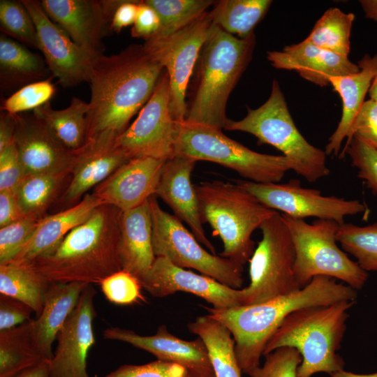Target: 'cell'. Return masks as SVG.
<instances>
[{"instance_id":"obj_1","label":"cell","mask_w":377,"mask_h":377,"mask_svg":"<svg viewBox=\"0 0 377 377\" xmlns=\"http://www.w3.org/2000/svg\"><path fill=\"white\" fill-rule=\"evenodd\" d=\"M163 71L142 45L96 57L88 82L86 142L101 134L121 135L150 98Z\"/></svg>"},{"instance_id":"obj_2","label":"cell","mask_w":377,"mask_h":377,"mask_svg":"<svg viewBox=\"0 0 377 377\" xmlns=\"http://www.w3.org/2000/svg\"><path fill=\"white\" fill-rule=\"evenodd\" d=\"M357 297V290L350 286L329 276H316L297 290L261 303L207 310L230 332L239 366L248 374L260 366L267 342L290 314L306 307L355 301Z\"/></svg>"},{"instance_id":"obj_3","label":"cell","mask_w":377,"mask_h":377,"mask_svg":"<svg viewBox=\"0 0 377 377\" xmlns=\"http://www.w3.org/2000/svg\"><path fill=\"white\" fill-rule=\"evenodd\" d=\"M122 212L102 204L50 251L29 264L48 282L98 283L121 269Z\"/></svg>"},{"instance_id":"obj_4","label":"cell","mask_w":377,"mask_h":377,"mask_svg":"<svg viewBox=\"0 0 377 377\" xmlns=\"http://www.w3.org/2000/svg\"><path fill=\"white\" fill-rule=\"evenodd\" d=\"M254 33L239 38L212 26L195 66L185 121L224 129L228 97L251 59Z\"/></svg>"},{"instance_id":"obj_5","label":"cell","mask_w":377,"mask_h":377,"mask_svg":"<svg viewBox=\"0 0 377 377\" xmlns=\"http://www.w3.org/2000/svg\"><path fill=\"white\" fill-rule=\"evenodd\" d=\"M355 301L295 311L281 323L267 342L263 355L282 347L295 348L302 357L297 377H311L318 372L330 375L343 369L337 351L346 330L348 310Z\"/></svg>"},{"instance_id":"obj_6","label":"cell","mask_w":377,"mask_h":377,"mask_svg":"<svg viewBox=\"0 0 377 377\" xmlns=\"http://www.w3.org/2000/svg\"><path fill=\"white\" fill-rule=\"evenodd\" d=\"M195 188L202 223H208L223 244L221 256L244 266L255 250L252 234L277 211L236 182L214 180Z\"/></svg>"},{"instance_id":"obj_7","label":"cell","mask_w":377,"mask_h":377,"mask_svg":"<svg viewBox=\"0 0 377 377\" xmlns=\"http://www.w3.org/2000/svg\"><path fill=\"white\" fill-rule=\"evenodd\" d=\"M224 129L249 133L259 143L273 146L291 161L293 170L309 182L330 174L325 151L311 145L298 131L276 80L264 104L256 109L249 108L246 116L240 120L228 119Z\"/></svg>"},{"instance_id":"obj_8","label":"cell","mask_w":377,"mask_h":377,"mask_svg":"<svg viewBox=\"0 0 377 377\" xmlns=\"http://www.w3.org/2000/svg\"><path fill=\"white\" fill-rule=\"evenodd\" d=\"M174 156L213 162L256 183H279L293 170L291 161L283 155L256 152L222 130L185 120L176 121Z\"/></svg>"},{"instance_id":"obj_9","label":"cell","mask_w":377,"mask_h":377,"mask_svg":"<svg viewBox=\"0 0 377 377\" xmlns=\"http://www.w3.org/2000/svg\"><path fill=\"white\" fill-rule=\"evenodd\" d=\"M290 234L295 252L294 272L303 288L316 276H326L344 282L355 290L365 285L368 274L338 246L340 224L333 220L317 219L312 223L281 214Z\"/></svg>"},{"instance_id":"obj_10","label":"cell","mask_w":377,"mask_h":377,"mask_svg":"<svg viewBox=\"0 0 377 377\" xmlns=\"http://www.w3.org/2000/svg\"><path fill=\"white\" fill-rule=\"evenodd\" d=\"M262 239L249 259L250 283L242 288L243 305L258 304L301 288L294 272L293 242L276 212L259 228Z\"/></svg>"},{"instance_id":"obj_11","label":"cell","mask_w":377,"mask_h":377,"mask_svg":"<svg viewBox=\"0 0 377 377\" xmlns=\"http://www.w3.org/2000/svg\"><path fill=\"white\" fill-rule=\"evenodd\" d=\"M149 200L156 257L166 258L182 268L194 269L229 287H242V265L207 251L182 221L161 207L154 195Z\"/></svg>"},{"instance_id":"obj_12","label":"cell","mask_w":377,"mask_h":377,"mask_svg":"<svg viewBox=\"0 0 377 377\" xmlns=\"http://www.w3.org/2000/svg\"><path fill=\"white\" fill-rule=\"evenodd\" d=\"M212 26L207 11L182 28L169 34H156L142 45L168 75L170 112L175 121L185 120L188 82Z\"/></svg>"},{"instance_id":"obj_13","label":"cell","mask_w":377,"mask_h":377,"mask_svg":"<svg viewBox=\"0 0 377 377\" xmlns=\"http://www.w3.org/2000/svg\"><path fill=\"white\" fill-rule=\"evenodd\" d=\"M236 183L266 207L292 218L333 220L341 225L347 216L366 212L367 207L357 200L325 196L318 189L302 186L298 179L287 183H256L236 180Z\"/></svg>"},{"instance_id":"obj_14","label":"cell","mask_w":377,"mask_h":377,"mask_svg":"<svg viewBox=\"0 0 377 377\" xmlns=\"http://www.w3.org/2000/svg\"><path fill=\"white\" fill-rule=\"evenodd\" d=\"M169 77L164 70L138 117L116 139L130 158L168 160L175 155L176 121L170 107Z\"/></svg>"},{"instance_id":"obj_15","label":"cell","mask_w":377,"mask_h":377,"mask_svg":"<svg viewBox=\"0 0 377 377\" xmlns=\"http://www.w3.org/2000/svg\"><path fill=\"white\" fill-rule=\"evenodd\" d=\"M21 1L32 17L37 31L38 50L43 52L53 76L64 87L89 82L96 58L76 45L66 32L48 17L40 1Z\"/></svg>"},{"instance_id":"obj_16","label":"cell","mask_w":377,"mask_h":377,"mask_svg":"<svg viewBox=\"0 0 377 377\" xmlns=\"http://www.w3.org/2000/svg\"><path fill=\"white\" fill-rule=\"evenodd\" d=\"M48 17L94 58L102 53L101 39L110 31L113 15L122 0H43Z\"/></svg>"},{"instance_id":"obj_17","label":"cell","mask_w":377,"mask_h":377,"mask_svg":"<svg viewBox=\"0 0 377 377\" xmlns=\"http://www.w3.org/2000/svg\"><path fill=\"white\" fill-rule=\"evenodd\" d=\"M95 289L89 284L58 333L57 344L50 362L52 377H90L87 360L95 343Z\"/></svg>"},{"instance_id":"obj_18","label":"cell","mask_w":377,"mask_h":377,"mask_svg":"<svg viewBox=\"0 0 377 377\" xmlns=\"http://www.w3.org/2000/svg\"><path fill=\"white\" fill-rule=\"evenodd\" d=\"M141 284L156 297L182 291L204 299L214 309L243 305L242 289L229 287L210 276L186 270L164 257L156 258Z\"/></svg>"},{"instance_id":"obj_19","label":"cell","mask_w":377,"mask_h":377,"mask_svg":"<svg viewBox=\"0 0 377 377\" xmlns=\"http://www.w3.org/2000/svg\"><path fill=\"white\" fill-rule=\"evenodd\" d=\"M15 144L26 175L71 173L75 151L68 149L33 114H15Z\"/></svg>"},{"instance_id":"obj_20","label":"cell","mask_w":377,"mask_h":377,"mask_svg":"<svg viewBox=\"0 0 377 377\" xmlns=\"http://www.w3.org/2000/svg\"><path fill=\"white\" fill-rule=\"evenodd\" d=\"M103 336L106 339L125 342L146 350L158 360L179 364L195 377H215L207 348L200 337L192 341L179 339L170 334L164 325L151 336L140 335L118 327L104 330Z\"/></svg>"},{"instance_id":"obj_21","label":"cell","mask_w":377,"mask_h":377,"mask_svg":"<svg viewBox=\"0 0 377 377\" xmlns=\"http://www.w3.org/2000/svg\"><path fill=\"white\" fill-rule=\"evenodd\" d=\"M117 138L109 133L101 134L76 150L69 184L61 198L62 202L77 203L86 192L131 160L117 145Z\"/></svg>"},{"instance_id":"obj_22","label":"cell","mask_w":377,"mask_h":377,"mask_svg":"<svg viewBox=\"0 0 377 377\" xmlns=\"http://www.w3.org/2000/svg\"><path fill=\"white\" fill-rule=\"evenodd\" d=\"M166 160L151 157L132 158L120 166L93 191L104 204L125 212L155 195Z\"/></svg>"},{"instance_id":"obj_23","label":"cell","mask_w":377,"mask_h":377,"mask_svg":"<svg viewBox=\"0 0 377 377\" xmlns=\"http://www.w3.org/2000/svg\"><path fill=\"white\" fill-rule=\"evenodd\" d=\"M195 163L193 159L179 156L166 160L161 169L155 195L172 209L175 216L188 226L201 244L216 254L213 244L205 235L198 195L191 181Z\"/></svg>"},{"instance_id":"obj_24","label":"cell","mask_w":377,"mask_h":377,"mask_svg":"<svg viewBox=\"0 0 377 377\" xmlns=\"http://www.w3.org/2000/svg\"><path fill=\"white\" fill-rule=\"evenodd\" d=\"M276 68L297 71L303 78L320 87L330 84L329 78L357 73L358 65L345 57L311 43L306 39L282 51L267 52Z\"/></svg>"},{"instance_id":"obj_25","label":"cell","mask_w":377,"mask_h":377,"mask_svg":"<svg viewBox=\"0 0 377 377\" xmlns=\"http://www.w3.org/2000/svg\"><path fill=\"white\" fill-rule=\"evenodd\" d=\"M119 253L123 270L140 283L150 270L156 256L152 242V219L149 200L122 212Z\"/></svg>"},{"instance_id":"obj_26","label":"cell","mask_w":377,"mask_h":377,"mask_svg":"<svg viewBox=\"0 0 377 377\" xmlns=\"http://www.w3.org/2000/svg\"><path fill=\"white\" fill-rule=\"evenodd\" d=\"M102 204L103 202L94 194H86L68 209L43 217L31 238L11 262L29 263L46 254Z\"/></svg>"},{"instance_id":"obj_27","label":"cell","mask_w":377,"mask_h":377,"mask_svg":"<svg viewBox=\"0 0 377 377\" xmlns=\"http://www.w3.org/2000/svg\"><path fill=\"white\" fill-rule=\"evenodd\" d=\"M88 285L82 282L50 283L43 310L33 319L34 343L44 360H52L53 343Z\"/></svg>"},{"instance_id":"obj_28","label":"cell","mask_w":377,"mask_h":377,"mask_svg":"<svg viewBox=\"0 0 377 377\" xmlns=\"http://www.w3.org/2000/svg\"><path fill=\"white\" fill-rule=\"evenodd\" d=\"M357 65L360 67L357 73L329 78L330 84L341 98L342 114L325 147L326 155H339L341 143L348 138L352 124L377 73V54L373 57L365 54Z\"/></svg>"},{"instance_id":"obj_29","label":"cell","mask_w":377,"mask_h":377,"mask_svg":"<svg viewBox=\"0 0 377 377\" xmlns=\"http://www.w3.org/2000/svg\"><path fill=\"white\" fill-rule=\"evenodd\" d=\"M49 68L38 54L29 50L22 43L3 34L0 37L1 89L20 88L32 82L43 80Z\"/></svg>"},{"instance_id":"obj_30","label":"cell","mask_w":377,"mask_h":377,"mask_svg":"<svg viewBox=\"0 0 377 377\" xmlns=\"http://www.w3.org/2000/svg\"><path fill=\"white\" fill-rule=\"evenodd\" d=\"M188 327L204 342L215 377H241L235 342L228 329L209 314L198 317Z\"/></svg>"},{"instance_id":"obj_31","label":"cell","mask_w":377,"mask_h":377,"mask_svg":"<svg viewBox=\"0 0 377 377\" xmlns=\"http://www.w3.org/2000/svg\"><path fill=\"white\" fill-rule=\"evenodd\" d=\"M89 103L73 97L62 110L52 109L50 102L35 109L33 114L41 120L68 149L76 151L86 143Z\"/></svg>"},{"instance_id":"obj_32","label":"cell","mask_w":377,"mask_h":377,"mask_svg":"<svg viewBox=\"0 0 377 377\" xmlns=\"http://www.w3.org/2000/svg\"><path fill=\"white\" fill-rule=\"evenodd\" d=\"M43 360L34 343L33 319L0 331V377H16Z\"/></svg>"},{"instance_id":"obj_33","label":"cell","mask_w":377,"mask_h":377,"mask_svg":"<svg viewBox=\"0 0 377 377\" xmlns=\"http://www.w3.org/2000/svg\"><path fill=\"white\" fill-rule=\"evenodd\" d=\"M29 264L8 263L0 265V293L30 306L38 316L50 286Z\"/></svg>"},{"instance_id":"obj_34","label":"cell","mask_w":377,"mask_h":377,"mask_svg":"<svg viewBox=\"0 0 377 377\" xmlns=\"http://www.w3.org/2000/svg\"><path fill=\"white\" fill-rule=\"evenodd\" d=\"M69 175V172L26 175L13 191L24 216L38 220L44 217Z\"/></svg>"},{"instance_id":"obj_35","label":"cell","mask_w":377,"mask_h":377,"mask_svg":"<svg viewBox=\"0 0 377 377\" xmlns=\"http://www.w3.org/2000/svg\"><path fill=\"white\" fill-rule=\"evenodd\" d=\"M270 0H221L209 12L212 22L232 35L245 38L264 17L272 4Z\"/></svg>"},{"instance_id":"obj_36","label":"cell","mask_w":377,"mask_h":377,"mask_svg":"<svg viewBox=\"0 0 377 377\" xmlns=\"http://www.w3.org/2000/svg\"><path fill=\"white\" fill-rule=\"evenodd\" d=\"M354 19L353 13H343L337 8H329L305 39L322 49L348 57Z\"/></svg>"},{"instance_id":"obj_37","label":"cell","mask_w":377,"mask_h":377,"mask_svg":"<svg viewBox=\"0 0 377 377\" xmlns=\"http://www.w3.org/2000/svg\"><path fill=\"white\" fill-rule=\"evenodd\" d=\"M337 240L364 271H377V222L366 226L340 225Z\"/></svg>"},{"instance_id":"obj_38","label":"cell","mask_w":377,"mask_h":377,"mask_svg":"<svg viewBox=\"0 0 377 377\" xmlns=\"http://www.w3.org/2000/svg\"><path fill=\"white\" fill-rule=\"evenodd\" d=\"M157 13L161 28L156 34H169L187 25L214 5L212 0H145Z\"/></svg>"},{"instance_id":"obj_39","label":"cell","mask_w":377,"mask_h":377,"mask_svg":"<svg viewBox=\"0 0 377 377\" xmlns=\"http://www.w3.org/2000/svg\"><path fill=\"white\" fill-rule=\"evenodd\" d=\"M0 27L3 34L38 49L35 24L21 1H0Z\"/></svg>"},{"instance_id":"obj_40","label":"cell","mask_w":377,"mask_h":377,"mask_svg":"<svg viewBox=\"0 0 377 377\" xmlns=\"http://www.w3.org/2000/svg\"><path fill=\"white\" fill-rule=\"evenodd\" d=\"M55 93L50 79L27 84L12 94L1 104V109L13 114L33 110L49 102Z\"/></svg>"},{"instance_id":"obj_41","label":"cell","mask_w":377,"mask_h":377,"mask_svg":"<svg viewBox=\"0 0 377 377\" xmlns=\"http://www.w3.org/2000/svg\"><path fill=\"white\" fill-rule=\"evenodd\" d=\"M99 285L106 299L113 304L129 305L145 301L140 281L123 269L105 277Z\"/></svg>"},{"instance_id":"obj_42","label":"cell","mask_w":377,"mask_h":377,"mask_svg":"<svg viewBox=\"0 0 377 377\" xmlns=\"http://www.w3.org/2000/svg\"><path fill=\"white\" fill-rule=\"evenodd\" d=\"M348 154L352 165L358 170L357 177L363 179L374 194H377V149L353 136L339 155Z\"/></svg>"},{"instance_id":"obj_43","label":"cell","mask_w":377,"mask_h":377,"mask_svg":"<svg viewBox=\"0 0 377 377\" xmlns=\"http://www.w3.org/2000/svg\"><path fill=\"white\" fill-rule=\"evenodd\" d=\"M39 220L25 217L0 228V265L16 257L34 234Z\"/></svg>"},{"instance_id":"obj_44","label":"cell","mask_w":377,"mask_h":377,"mask_svg":"<svg viewBox=\"0 0 377 377\" xmlns=\"http://www.w3.org/2000/svg\"><path fill=\"white\" fill-rule=\"evenodd\" d=\"M262 367L251 371V377H297L302 362L300 353L291 347H282L267 354Z\"/></svg>"},{"instance_id":"obj_45","label":"cell","mask_w":377,"mask_h":377,"mask_svg":"<svg viewBox=\"0 0 377 377\" xmlns=\"http://www.w3.org/2000/svg\"><path fill=\"white\" fill-rule=\"evenodd\" d=\"M103 377H195L184 367L156 360L141 364H124Z\"/></svg>"},{"instance_id":"obj_46","label":"cell","mask_w":377,"mask_h":377,"mask_svg":"<svg viewBox=\"0 0 377 377\" xmlns=\"http://www.w3.org/2000/svg\"><path fill=\"white\" fill-rule=\"evenodd\" d=\"M355 136L377 149V102L371 99L363 103L347 138V145Z\"/></svg>"},{"instance_id":"obj_47","label":"cell","mask_w":377,"mask_h":377,"mask_svg":"<svg viewBox=\"0 0 377 377\" xmlns=\"http://www.w3.org/2000/svg\"><path fill=\"white\" fill-rule=\"evenodd\" d=\"M25 175L15 144L0 152V191L13 192Z\"/></svg>"},{"instance_id":"obj_48","label":"cell","mask_w":377,"mask_h":377,"mask_svg":"<svg viewBox=\"0 0 377 377\" xmlns=\"http://www.w3.org/2000/svg\"><path fill=\"white\" fill-rule=\"evenodd\" d=\"M34 312L24 302L13 297L0 295V331L20 325L29 320Z\"/></svg>"},{"instance_id":"obj_49","label":"cell","mask_w":377,"mask_h":377,"mask_svg":"<svg viewBox=\"0 0 377 377\" xmlns=\"http://www.w3.org/2000/svg\"><path fill=\"white\" fill-rule=\"evenodd\" d=\"M161 28V20L156 10L145 1H140L131 36L145 40L154 36Z\"/></svg>"},{"instance_id":"obj_50","label":"cell","mask_w":377,"mask_h":377,"mask_svg":"<svg viewBox=\"0 0 377 377\" xmlns=\"http://www.w3.org/2000/svg\"><path fill=\"white\" fill-rule=\"evenodd\" d=\"M140 1L122 0L116 9L110 24V31L119 32L130 25H133Z\"/></svg>"},{"instance_id":"obj_51","label":"cell","mask_w":377,"mask_h":377,"mask_svg":"<svg viewBox=\"0 0 377 377\" xmlns=\"http://www.w3.org/2000/svg\"><path fill=\"white\" fill-rule=\"evenodd\" d=\"M25 218L14 193L10 191H0V228Z\"/></svg>"},{"instance_id":"obj_52","label":"cell","mask_w":377,"mask_h":377,"mask_svg":"<svg viewBox=\"0 0 377 377\" xmlns=\"http://www.w3.org/2000/svg\"><path fill=\"white\" fill-rule=\"evenodd\" d=\"M16 127L15 114L3 111L0 115V152L15 144Z\"/></svg>"},{"instance_id":"obj_53","label":"cell","mask_w":377,"mask_h":377,"mask_svg":"<svg viewBox=\"0 0 377 377\" xmlns=\"http://www.w3.org/2000/svg\"><path fill=\"white\" fill-rule=\"evenodd\" d=\"M50 362L43 360L34 367L24 371L16 377H52Z\"/></svg>"},{"instance_id":"obj_54","label":"cell","mask_w":377,"mask_h":377,"mask_svg":"<svg viewBox=\"0 0 377 377\" xmlns=\"http://www.w3.org/2000/svg\"><path fill=\"white\" fill-rule=\"evenodd\" d=\"M360 3L366 17L377 21V0H362Z\"/></svg>"},{"instance_id":"obj_55","label":"cell","mask_w":377,"mask_h":377,"mask_svg":"<svg viewBox=\"0 0 377 377\" xmlns=\"http://www.w3.org/2000/svg\"><path fill=\"white\" fill-rule=\"evenodd\" d=\"M330 377H377V372L370 374H357L343 369L330 374Z\"/></svg>"},{"instance_id":"obj_56","label":"cell","mask_w":377,"mask_h":377,"mask_svg":"<svg viewBox=\"0 0 377 377\" xmlns=\"http://www.w3.org/2000/svg\"><path fill=\"white\" fill-rule=\"evenodd\" d=\"M368 92L370 99L377 102V73L372 80Z\"/></svg>"}]
</instances>
